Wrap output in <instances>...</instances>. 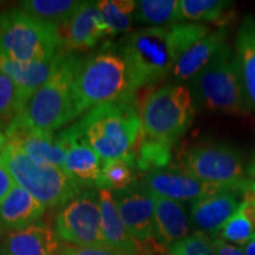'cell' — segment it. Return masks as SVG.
I'll list each match as a JSON object with an SVG mask.
<instances>
[{
	"label": "cell",
	"instance_id": "obj_24",
	"mask_svg": "<svg viewBox=\"0 0 255 255\" xmlns=\"http://www.w3.org/2000/svg\"><path fill=\"white\" fill-rule=\"evenodd\" d=\"M133 19L146 27H169L181 23L177 0H139L136 1Z\"/></svg>",
	"mask_w": 255,
	"mask_h": 255
},
{
	"label": "cell",
	"instance_id": "obj_28",
	"mask_svg": "<svg viewBox=\"0 0 255 255\" xmlns=\"http://www.w3.org/2000/svg\"><path fill=\"white\" fill-rule=\"evenodd\" d=\"M231 1L225 0H181L180 17L181 21L188 20L190 23L202 21H218L227 23L229 13L227 9Z\"/></svg>",
	"mask_w": 255,
	"mask_h": 255
},
{
	"label": "cell",
	"instance_id": "obj_26",
	"mask_svg": "<svg viewBox=\"0 0 255 255\" xmlns=\"http://www.w3.org/2000/svg\"><path fill=\"white\" fill-rule=\"evenodd\" d=\"M174 143L161 141L141 132L135 151V164L139 170L151 173L165 169L170 163Z\"/></svg>",
	"mask_w": 255,
	"mask_h": 255
},
{
	"label": "cell",
	"instance_id": "obj_11",
	"mask_svg": "<svg viewBox=\"0 0 255 255\" xmlns=\"http://www.w3.org/2000/svg\"><path fill=\"white\" fill-rule=\"evenodd\" d=\"M113 195L121 219L129 234L144 247L146 254L161 253L164 255L167 250L159 246L154 239V194L143 181H135L124 189L113 191Z\"/></svg>",
	"mask_w": 255,
	"mask_h": 255
},
{
	"label": "cell",
	"instance_id": "obj_17",
	"mask_svg": "<svg viewBox=\"0 0 255 255\" xmlns=\"http://www.w3.org/2000/svg\"><path fill=\"white\" fill-rule=\"evenodd\" d=\"M59 250L56 232L44 222L9 232L0 244V255H57Z\"/></svg>",
	"mask_w": 255,
	"mask_h": 255
},
{
	"label": "cell",
	"instance_id": "obj_25",
	"mask_svg": "<svg viewBox=\"0 0 255 255\" xmlns=\"http://www.w3.org/2000/svg\"><path fill=\"white\" fill-rule=\"evenodd\" d=\"M82 2L76 0H25L20 1L19 7L32 17L60 27L71 19Z\"/></svg>",
	"mask_w": 255,
	"mask_h": 255
},
{
	"label": "cell",
	"instance_id": "obj_18",
	"mask_svg": "<svg viewBox=\"0 0 255 255\" xmlns=\"http://www.w3.org/2000/svg\"><path fill=\"white\" fill-rule=\"evenodd\" d=\"M155 200L154 239L159 246L167 248L187 238L190 233V218L182 202L157 196Z\"/></svg>",
	"mask_w": 255,
	"mask_h": 255
},
{
	"label": "cell",
	"instance_id": "obj_20",
	"mask_svg": "<svg viewBox=\"0 0 255 255\" xmlns=\"http://www.w3.org/2000/svg\"><path fill=\"white\" fill-rule=\"evenodd\" d=\"M227 37L228 30L226 26L219 27L218 30L210 31L205 38L194 44L175 64L171 72L175 81H191L196 75H199L210 63V60L214 58L218 51L227 44Z\"/></svg>",
	"mask_w": 255,
	"mask_h": 255
},
{
	"label": "cell",
	"instance_id": "obj_9",
	"mask_svg": "<svg viewBox=\"0 0 255 255\" xmlns=\"http://www.w3.org/2000/svg\"><path fill=\"white\" fill-rule=\"evenodd\" d=\"M202 182L221 186L242 194L251 190L244 156L238 149L223 143H200L181 155L178 167Z\"/></svg>",
	"mask_w": 255,
	"mask_h": 255
},
{
	"label": "cell",
	"instance_id": "obj_36",
	"mask_svg": "<svg viewBox=\"0 0 255 255\" xmlns=\"http://www.w3.org/2000/svg\"><path fill=\"white\" fill-rule=\"evenodd\" d=\"M245 255H255V237L244 248Z\"/></svg>",
	"mask_w": 255,
	"mask_h": 255
},
{
	"label": "cell",
	"instance_id": "obj_31",
	"mask_svg": "<svg viewBox=\"0 0 255 255\" xmlns=\"http://www.w3.org/2000/svg\"><path fill=\"white\" fill-rule=\"evenodd\" d=\"M25 104L17 84L0 70V121H8L9 124L23 111Z\"/></svg>",
	"mask_w": 255,
	"mask_h": 255
},
{
	"label": "cell",
	"instance_id": "obj_23",
	"mask_svg": "<svg viewBox=\"0 0 255 255\" xmlns=\"http://www.w3.org/2000/svg\"><path fill=\"white\" fill-rule=\"evenodd\" d=\"M235 55L247 100L255 111V18L252 15L242 19L238 28Z\"/></svg>",
	"mask_w": 255,
	"mask_h": 255
},
{
	"label": "cell",
	"instance_id": "obj_7",
	"mask_svg": "<svg viewBox=\"0 0 255 255\" xmlns=\"http://www.w3.org/2000/svg\"><path fill=\"white\" fill-rule=\"evenodd\" d=\"M0 155L14 183L46 208L63 207L84 190L64 169L32 159L11 143L0 150Z\"/></svg>",
	"mask_w": 255,
	"mask_h": 255
},
{
	"label": "cell",
	"instance_id": "obj_15",
	"mask_svg": "<svg viewBox=\"0 0 255 255\" xmlns=\"http://www.w3.org/2000/svg\"><path fill=\"white\" fill-rule=\"evenodd\" d=\"M58 135L66 145L64 171L83 189H100L103 159L83 139L66 129Z\"/></svg>",
	"mask_w": 255,
	"mask_h": 255
},
{
	"label": "cell",
	"instance_id": "obj_32",
	"mask_svg": "<svg viewBox=\"0 0 255 255\" xmlns=\"http://www.w3.org/2000/svg\"><path fill=\"white\" fill-rule=\"evenodd\" d=\"M169 255H216L212 238L202 232H194L167 248Z\"/></svg>",
	"mask_w": 255,
	"mask_h": 255
},
{
	"label": "cell",
	"instance_id": "obj_3",
	"mask_svg": "<svg viewBox=\"0 0 255 255\" xmlns=\"http://www.w3.org/2000/svg\"><path fill=\"white\" fill-rule=\"evenodd\" d=\"M84 57L62 50L49 79L39 88L9 124L55 132L81 116L76 105L73 82Z\"/></svg>",
	"mask_w": 255,
	"mask_h": 255
},
{
	"label": "cell",
	"instance_id": "obj_5",
	"mask_svg": "<svg viewBox=\"0 0 255 255\" xmlns=\"http://www.w3.org/2000/svg\"><path fill=\"white\" fill-rule=\"evenodd\" d=\"M190 82L194 97L207 110L237 116L252 111L242 84L237 55L228 44H225Z\"/></svg>",
	"mask_w": 255,
	"mask_h": 255
},
{
	"label": "cell",
	"instance_id": "obj_41",
	"mask_svg": "<svg viewBox=\"0 0 255 255\" xmlns=\"http://www.w3.org/2000/svg\"><path fill=\"white\" fill-rule=\"evenodd\" d=\"M164 255H167V254H164Z\"/></svg>",
	"mask_w": 255,
	"mask_h": 255
},
{
	"label": "cell",
	"instance_id": "obj_38",
	"mask_svg": "<svg viewBox=\"0 0 255 255\" xmlns=\"http://www.w3.org/2000/svg\"><path fill=\"white\" fill-rule=\"evenodd\" d=\"M254 171H255V169H254ZM251 190L253 191V193L255 194V175H254V177L252 178V182H251Z\"/></svg>",
	"mask_w": 255,
	"mask_h": 255
},
{
	"label": "cell",
	"instance_id": "obj_22",
	"mask_svg": "<svg viewBox=\"0 0 255 255\" xmlns=\"http://www.w3.org/2000/svg\"><path fill=\"white\" fill-rule=\"evenodd\" d=\"M56 57L45 62L24 63L0 55V70L17 84L25 103H27L38 89L49 79L55 68Z\"/></svg>",
	"mask_w": 255,
	"mask_h": 255
},
{
	"label": "cell",
	"instance_id": "obj_21",
	"mask_svg": "<svg viewBox=\"0 0 255 255\" xmlns=\"http://www.w3.org/2000/svg\"><path fill=\"white\" fill-rule=\"evenodd\" d=\"M45 208L30 193L15 184L0 203V222L9 232L20 231L39 222Z\"/></svg>",
	"mask_w": 255,
	"mask_h": 255
},
{
	"label": "cell",
	"instance_id": "obj_16",
	"mask_svg": "<svg viewBox=\"0 0 255 255\" xmlns=\"http://www.w3.org/2000/svg\"><path fill=\"white\" fill-rule=\"evenodd\" d=\"M240 205L238 193L232 190L212 194L190 203V223L197 232L213 237L237 213Z\"/></svg>",
	"mask_w": 255,
	"mask_h": 255
},
{
	"label": "cell",
	"instance_id": "obj_8",
	"mask_svg": "<svg viewBox=\"0 0 255 255\" xmlns=\"http://www.w3.org/2000/svg\"><path fill=\"white\" fill-rule=\"evenodd\" d=\"M193 95L180 83H168L150 92L139 109L143 135L176 143L194 119Z\"/></svg>",
	"mask_w": 255,
	"mask_h": 255
},
{
	"label": "cell",
	"instance_id": "obj_19",
	"mask_svg": "<svg viewBox=\"0 0 255 255\" xmlns=\"http://www.w3.org/2000/svg\"><path fill=\"white\" fill-rule=\"evenodd\" d=\"M101 207V231L104 246L130 255H144L145 250L131 235L121 219L113 191L98 190Z\"/></svg>",
	"mask_w": 255,
	"mask_h": 255
},
{
	"label": "cell",
	"instance_id": "obj_13",
	"mask_svg": "<svg viewBox=\"0 0 255 255\" xmlns=\"http://www.w3.org/2000/svg\"><path fill=\"white\" fill-rule=\"evenodd\" d=\"M59 31L64 51L77 53L94 49L107 36L97 1H83L68 23L59 27Z\"/></svg>",
	"mask_w": 255,
	"mask_h": 255
},
{
	"label": "cell",
	"instance_id": "obj_33",
	"mask_svg": "<svg viewBox=\"0 0 255 255\" xmlns=\"http://www.w3.org/2000/svg\"><path fill=\"white\" fill-rule=\"evenodd\" d=\"M57 255H130L107 246H64Z\"/></svg>",
	"mask_w": 255,
	"mask_h": 255
},
{
	"label": "cell",
	"instance_id": "obj_40",
	"mask_svg": "<svg viewBox=\"0 0 255 255\" xmlns=\"http://www.w3.org/2000/svg\"><path fill=\"white\" fill-rule=\"evenodd\" d=\"M144 255H154V254H144Z\"/></svg>",
	"mask_w": 255,
	"mask_h": 255
},
{
	"label": "cell",
	"instance_id": "obj_6",
	"mask_svg": "<svg viewBox=\"0 0 255 255\" xmlns=\"http://www.w3.org/2000/svg\"><path fill=\"white\" fill-rule=\"evenodd\" d=\"M63 50L59 27L20 7L0 12V55L24 63L51 60Z\"/></svg>",
	"mask_w": 255,
	"mask_h": 255
},
{
	"label": "cell",
	"instance_id": "obj_34",
	"mask_svg": "<svg viewBox=\"0 0 255 255\" xmlns=\"http://www.w3.org/2000/svg\"><path fill=\"white\" fill-rule=\"evenodd\" d=\"M210 238H212V244L214 246L216 255H245L244 250L241 247L228 244V242L220 239L218 235H213Z\"/></svg>",
	"mask_w": 255,
	"mask_h": 255
},
{
	"label": "cell",
	"instance_id": "obj_37",
	"mask_svg": "<svg viewBox=\"0 0 255 255\" xmlns=\"http://www.w3.org/2000/svg\"><path fill=\"white\" fill-rule=\"evenodd\" d=\"M7 144V138H6V136L2 133L1 131H0V150H1L4 146Z\"/></svg>",
	"mask_w": 255,
	"mask_h": 255
},
{
	"label": "cell",
	"instance_id": "obj_4",
	"mask_svg": "<svg viewBox=\"0 0 255 255\" xmlns=\"http://www.w3.org/2000/svg\"><path fill=\"white\" fill-rule=\"evenodd\" d=\"M73 92L79 115L135 95L120 50L107 44L94 55L84 57L73 82Z\"/></svg>",
	"mask_w": 255,
	"mask_h": 255
},
{
	"label": "cell",
	"instance_id": "obj_12",
	"mask_svg": "<svg viewBox=\"0 0 255 255\" xmlns=\"http://www.w3.org/2000/svg\"><path fill=\"white\" fill-rule=\"evenodd\" d=\"M142 181L155 195L182 203H191L219 191L232 190L226 187L202 182L180 168H165L146 173Z\"/></svg>",
	"mask_w": 255,
	"mask_h": 255
},
{
	"label": "cell",
	"instance_id": "obj_2",
	"mask_svg": "<svg viewBox=\"0 0 255 255\" xmlns=\"http://www.w3.org/2000/svg\"><path fill=\"white\" fill-rule=\"evenodd\" d=\"M135 95L89 110L68 131L94 149L102 159L120 158L135 164V151L142 132Z\"/></svg>",
	"mask_w": 255,
	"mask_h": 255
},
{
	"label": "cell",
	"instance_id": "obj_14",
	"mask_svg": "<svg viewBox=\"0 0 255 255\" xmlns=\"http://www.w3.org/2000/svg\"><path fill=\"white\" fill-rule=\"evenodd\" d=\"M5 136L7 143L17 146L32 159L63 169L66 145L59 135L8 124Z\"/></svg>",
	"mask_w": 255,
	"mask_h": 255
},
{
	"label": "cell",
	"instance_id": "obj_10",
	"mask_svg": "<svg viewBox=\"0 0 255 255\" xmlns=\"http://www.w3.org/2000/svg\"><path fill=\"white\" fill-rule=\"evenodd\" d=\"M55 232L59 240L71 246H104L98 190H82L60 207L55 219Z\"/></svg>",
	"mask_w": 255,
	"mask_h": 255
},
{
	"label": "cell",
	"instance_id": "obj_1",
	"mask_svg": "<svg viewBox=\"0 0 255 255\" xmlns=\"http://www.w3.org/2000/svg\"><path fill=\"white\" fill-rule=\"evenodd\" d=\"M209 32L207 25L199 23L129 32L119 50L126 60L132 90L152 87L167 78L181 56Z\"/></svg>",
	"mask_w": 255,
	"mask_h": 255
},
{
	"label": "cell",
	"instance_id": "obj_29",
	"mask_svg": "<svg viewBox=\"0 0 255 255\" xmlns=\"http://www.w3.org/2000/svg\"><path fill=\"white\" fill-rule=\"evenodd\" d=\"M133 165L124 159H103L100 189L116 191L129 187L135 182Z\"/></svg>",
	"mask_w": 255,
	"mask_h": 255
},
{
	"label": "cell",
	"instance_id": "obj_39",
	"mask_svg": "<svg viewBox=\"0 0 255 255\" xmlns=\"http://www.w3.org/2000/svg\"><path fill=\"white\" fill-rule=\"evenodd\" d=\"M4 227H2V225H1V222H0V239L2 238V235H4Z\"/></svg>",
	"mask_w": 255,
	"mask_h": 255
},
{
	"label": "cell",
	"instance_id": "obj_35",
	"mask_svg": "<svg viewBox=\"0 0 255 255\" xmlns=\"http://www.w3.org/2000/svg\"><path fill=\"white\" fill-rule=\"evenodd\" d=\"M15 186L13 178L6 168V165L2 161L1 155H0V203L7 196V194L12 190V188Z\"/></svg>",
	"mask_w": 255,
	"mask_h": 255
},
{
	"label": "cell",
	"instance_id": "obj_30",
	"mask_svg": "<svg viewBox=\"0 0 255 255\" xmlns=\"http://www.w3.org/2000/svg\"><path fill=\"white\" fill-rule=\"evenodd\" d=\"M216 235L235 246H246L255 237V226L245 210L242 202L237 213L225 223Z\"/></svg>",
	"mask_w": 255,
	"mask_h": 255
},
{
	"label": "cell",
	"instance_id": "obj_27",
	"mask_svg": "<svg viewBox=\"0 0 255 255\" xmlns=\"http://www.w3.org/2000/svg\"><path fill=\"white\" fill-rule=\"evenodd\" d=\"M97 6L103 18L107 36L129 33L133 23L136 1L132 0H101Z\"/></svg>",
	"mask_w": 255,
	"mask_h": 255
}]
</instances>
